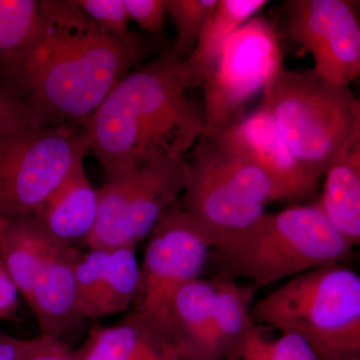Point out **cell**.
<instances>
[{
    "mask_svg": "<svg viewBox=\"0 0 360 360\" xmlns=\"http://www.w3.org/2000/svg\"><path fill=\"white\" fill-rule=\"evenodd\" d=\"M139 58L75 0H39L30 37L0 54V89L52 124H84Z\"/></svg>",
    "mask_w": 360,
    "mask_h": 360,
    "instance_id": "cell-1",
    "label": "cell"
},
{
    "mask_svg": "<svg viewBox=\"0 0 360 360\" xmlns=\"http://www.w3.org/2000/svg\"><path fill=\"white\" fill-rule=\"evenodd\" d=\"M184 61L168 52L127 73L82 127L106 180L179 160L203 131V108L186 96Z\"/></svg>",
    "mask_w": 360,
    "mask_h": 360,
    "instance_id": "cell-2",
    "label": "cell"
},
{
    "mask_svg": "<svg viewBox=\"0 0 360 360\" xmlns=\"http://www.w3.org/2000/svg\"><path fill=\"white\" fill-rule=\"evenodd\" d=\"M352 250L315 201L264 213L215 243L210 262L219 269L217 276L246 279L258 290L286 277L341 264Z\"/></svg>",
    "mask_w": 360,
    "mask_h": 360,
    "instance_id": "cell-3",
    "label": "cell"
},
{
    "mask_svg": "<svg viewBox=\"0 0 360 360\" xmlns=\"http://www.w3.org/2000/svg\"><path fill=\"white\" fill-rule=\"evenodd\" d=\"M251 316L300 336L319 359L360 352V276L342 264L303 272L258 300Z\"/></svg>",
    "mask_w": 360,
    "mask_h": 360,
    "instance_id": "cell-4",
    "label": "cell"
},
{
    "mask_svg": "<svg viewBox=\"0 0 360 360\" xmlns=\"http://www.w3.org/2000/svg\"><path fill=\"white\" fill-rule=\"evenodd\" d=\"M179 200L212 248L250 226L277 201L267 175L221 134L201 136L184 160Z\"/></svg>",
    "mask_w": 360,
    "mask_h": 360,
    "instance_id": "cell-5",
    "label": "cell"
},
{
    "mask_svg": "<svg viewBox=\"0 0 360 360\" xmlns=\"http://www.w3.org/2000/svg\"><path fill=\"white\" fill-rule=\"evenodd\" d=\"M262 96V105L283 141L319 177L348 142L360 135V103L352 90L314 70L281 68Z\"/></svg>",
    "mask_w": 360,
    "mask_h": 360,
    "instance_id": "cell-6",
    "label": "cell"
},
{
    "mask_svg": "<svg viewBox=\"0 0 360 360\" xmlns=\"http://www.w3.org/2000/svg\"><path fill=\"white\" fill-rule=\"evenodd\" d=\"M89 153L84 127L73 123L0 134V217L32 214Z\"/></svg>",
    "mask_w": 360,
    "mask_h": 360,
    "instance_id": "cell-7",
    "label": "cell"
},
{
    "mask_svg": "<svg viewBox=\"0 0 360 360\" xmlns=\"http://www.w3.org/2000/svg\"><path fill=\"white\" fill-rule=\"evenodd\" d=\"M283 68L276 27L264 15L253 16L226 40L201 84L205 96L201 136L238 122L248 103L264 92Z\"/></svg>",
    "mask_w": 360,
    "mask_h": 360,
    "instance_id": "cell-8",
    "label": "cell"
},
{
    "mask_svg": "<svg viewBox=\"0 0 360 360\" xmlns=\"http://www.w3.org/2000/svg\"><path fill=\"white\" fill-rule=\"evenodd\" d=\"M184 187V158L160 161L106 180L98 189V214L84 245L137 248Z\"/></svg>",
    "mask_w": 360,
    "mask_h": 360,
    "instance_id": "cell-9",
    "label": "cell"
},
{
    "mask_svg": "<svg viewBox=\"0 0 360 360\" xmlns=\"http://www.w3.org/2000/svg\"><path fill=\"white\" fill-rule=\"evenodd\" d=\"M146 240L142 290L134 311L167 336L172 298L182 286L200 278L212 246L179 200L162 213Z\"/></svg>",
    "mask_w": 360,
    "mask_h": 360,
    "instance_id": "cell-10",
    "label": "cell"
},
{
    "mask_svg": "<svg viewBox=\"0 0 360 360\" xmlns=\"http://www.w3.org/2000/svg\"><path fill=\"white\" fill-rule=\"evenodd\" d=\"M286 30L314 58L312 68L333 84L349 86L360 73V25L354 2L288 0Z\"/></svg>",
    "mask_w": 360,
    "mask_h": 360,
    "instance_id": "cell-11",
    "label": "cell"
},
{
    "mask_svg": "<svg viewBox=\"0 0 360 360\" xmlns=\"http://www.w3.org/2000/svg\"><path fill=\"white\" fill-rule=\"evenodd\" d=\"M217 134L238 146L267 175L276 191L277 201L304 205L319 198L321 177L296 158L262 104Z\"/></svg>",
    "mask_w": 360,
    "mask_h": 360,
    "instance_id": "cell-12",
    "label": "cell"
},
{
    "mask_svg": "<svg viewBox=\"0 0 360 360\" xmlns=\"http://www.w3.org/2000/svg\"><path fill=\"white\" fill-rule=\"evenodd\" d=\"M75 276L78 309L85 321L122 314L141 293L136 248H89L78 258Z\"/></svg>",
    "mask_w": 360,
    "mask_h": 360,
    "instance_id": "cell-13",
    "label": "cell"
},
{
    "mask_svg": "<svg viewBox=\"0 0 360 360\" xmlns=\"http://www.w3.org/2000/svg\"><path fill=\"white\" fill-rule=\"evenodd\" d=\"M82 251L53 243L26 300L41 333L68 342L84 328L78 309L75 269Z\"/></svg>",
    "mask_w": 360,
    "mask_h": 360,
    "instance_id": "cell-14",
    "label": "cell"
},
{
    "mask_svg": "<svg viewBox=\"0 0 360 360\" xmlns=\"http://www.w3.org/2000/svg\"><path fill=\"white\" fill-rule=\"evenodd\" d=\"M99 191L78 163L60 186L32 213L39 229L54 243H84L96 226Z\"/></svg>",
    "mask_w": 360,
    "mask_h": 360,
    "instance_id": "cell-15",
    "label": "cell"
},
{
    "mask_svg": "<svg viewBox=\"0 0 360 360\" xmlns=\"http://www.w3.org/2000/svg\"><path fill=\"white\" fill-rule=\"evenodd\" d=\"M82 360H182L169 340L137 312L89 331L77 350Z\"/></svg>",
    "mask_w": 360,
    "mask_h": 360,
    "instance_id": "cell-16",
    "label": "cell"
},
{
    "mask_svg": "<svg viewBox=\"0 0 360 360\" xmlns=\"http://www.w3.org/2000/svg\"><path fill=\"white\" fill-rule=\"evenodd\" d=\"M214 296L212 279L198 278L172 298L167 336L182 360H210Z\"/></svg>",
    "mask_w": 360,
    "mask_h": 360,
    "instance_id": "cell-17",
    "label": "cell"
},
{
    "mask_svg": "<svg viewBox=\"0 0 360 360\" xmlns=\"http://www.w3.org/2000/svg\"><path fill=\"white\" fill-rule=\"evenodd\" d=\"M316 201L324 217L352 246L360 245V135L352 139L326 169Z\"/></svg>",
    "mask_w": 360,
    "mask_h": 360,
    "instance_id": "cell-18",
    "label": "cell"
},
{
    "mask_svg": "<svg viewBox=\"0 0 360 360\" xmlns=\"http://www.w3.org/2000/svg\"><path fill=\"white\" fill-rule=\"evenodd\" d=\"M53 243L30 214L0 217V259L25 302Z\"/></svg>",
    "mask_w": 360,
    "mask_h": 360,
    "instance_id": "cell-19",
    "label": "cell"
},
{
    "mask_svg": "<svg viewBox=\"0 0 360 360\" xmlns=\"http://www.w3.org/2000/svg\"><path fill=\"white\" fill-rule=\"evenodd\" d=\"M267 4L266 0H217L195 49L184 63L188 89L201 86L226 40Z\"/></svg>",
    "mask_w": 360,
    "mask_h": 360,
    "instance_id": "cell-20",
    "label": "cell"
},
{
    "mask_svg": "<svg viewBox=\"0 0 360 360\" xmlns=\"http://www.w3.org/2000/svg\"><path fill=\"white\" fill-rule=\"evenodd\" d=\"M215 288L210 335V360H224L246 330L255 323L251 303L257 290L236 279L221 276L212 278Z\"/></svg>",
    "mask_w": 360,
    "mask_h": 360,
    "instance_id": "cell-21",
    "label": "cell"
},
{
    "mask_svg": "<svg viewBox=\"0 0 360 360\" xmlns=\"http://www.w3.org/2000/svg\"><path fill=\"white\" fill-rule=\"evenodd\" d=\"M269 328L255 323L227 352L224 360H319L300 336L281 333L272 338Z\"/></svg>",
    "mask_w": 360,
    "mask_h": 360,
    "instance_id": "cell-22",
    "label": "cell"
},
{
    "mask_svg": "<svg viewBox=\"0 0 360 360\" xmlns=\"http://www.w3.org/2000/svg\"><path fill=\"white\" fill-rule=\"evenodd\" d=\"M217 4V0H165L167 14L176 30L168 54L180 61L188 58Z\"/></svg>",
    "mask_w": 360,
    "mask_h": 360,
    "instance_id": "cell-23",
    "label": "cell"
},
{
    "mask_svg": "<svg viewBox=\"0 0 360 360\" xmlns=\"http://www.w3.org/2000/svg\"><path fill=\"white\" fill-rule=\"evenodd\" d=\"M37 18V0H0V54L22 44Z\"/></svg>",
    "mask_w": 360,
    "mask_h": 360,
    "instance_id": "cell-24",
    "label": "cell"
},
{
    "mask_svg": "<svg viewBox=\"0 0 360 360\" xmlns=\"http://www.w3.org/2000/svg\"><path fill=\"white\" fill-rule=\"evenodd\" d=\"M78 6L101 30L120 42L139 58V46L129 30V15L123 0H75Z\"/></svg>",
    "mask_w": 360,
    "mask_h": 360,
    "instance_id": "cell-25",
    "label": "cell"
},
{
    "mask_svg": "<svg viewBox=\"0 0 360 360\" xmlns=\"http://www.w3.org/2000/svg\"><path fill=\"white\" fill-rule=\"evenodd\" d=\"M46 124H52L46 116L0 89V134Z\"/></svg>",
    "mask_w": 360,
    "mask_h": 360,
    "instance_id": "cell-26",
    "label": "cell"
},
{
    "mask_svg": "<svg viewBox=\"0 0 360 360\" xmlns=\"http://www.w3.org/2000/svg\"><path fill=\"white\" fill-rule=\"evenodd\" d=\"M130 20L151 33L162 32L167 16L165 0H123Z\"/></svg>",
    "mask_w": 360,
    "mask_h": 360,
    "instance_id": "cell-27",
    "label": "cell"
},
{
    "mask_svg": "<svg viewBox=\"0 0 360 360\" xmlns=\"http://www.w3.org/2000/svg\"><path fill=\"white\" fill-rule=\"evenodd\" d=\"M26 360H82L70 343L54 336L40 333L30 338Z\"/></svg>",
    "mask_w": 360,
    "mask_h": 360,
    "instance_id": "cell-28",
    "label": "cell"
},
{
    "mask_svg": "<svg viewBox=\"0 0 360 360\" xmlns=\"http://www.w3.org/2000/svg\"><path fill=\"white\" fill-rule=\"evenodd\" d=\"M20 291L0 259V321L18 319Z\"/></svg>",
    "mask_w": 360,
    "mask_h": 360,
    "instance_id": "cell-29",
    "label": "cell"
},
{
    "mask_svg": "<svg viewBox=\"0 0 360 360\" xmlns=\"http://www.w3.org/2000/svg\"><path fill=\"white\" fill-rule=\"evenodd\" d=\"M30 340H21L0 331V360H26Z\"/></svg>",
    "mask_w": 360,
    "mask_h": 360,
    "instance_id": "cell-30",
    "label": "cell"
},
{
    "mask_svg": "<svg viewBox=\"0 0 360 360\" xmlns=\"http://www.w3.org/2000/svg\"><path fill=\"white\" fill-rule=\"evenodd\" d=\"M319 360H360V352L338 355V356L328 357V359H323Z\"/></svg>",
    "mask_w": 360,
    "mask_h": 360,
    "instance_id": "cell-31",
    "label": "cell"
}]
</instances>
